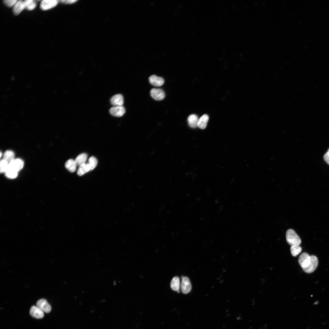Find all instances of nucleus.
Returning a JSON list of instances; mask_svg holds the SVG:
<instances>
[{
	"mask_svg": "<svg viewBox=\"0 0 329 329\" xmlns=\"http://www.w3.org/2000/svg\"><path fill=\"white\" fill-rule=\"evenodd\" d=\"M149 80L151 84L156 87L161 86L164 83V80L162 78L155 75H152L150 76Z\"/></svg>",
	"mask_w": 329,
	"mask_h": 329,
	"instance_id": "f8f14e48",
	"label": "nucleus"
},
{
	"mask_svg": "<svg viewBox=\"0 0 329 329\" xmlns=\"http://www.w3.org/2000/svg\"><path fill=\"white\" fill-rule=\"evenodd\" d=\"M286 236L287 242L289 245L299 246L301 244V241L300 238L293 229L288 230Z\"/></svg>",
	"mask_w": 329,
	"mask_h": 329,
	"instance_id": "f257e3e1",
	"label": "nucleus"
},
{
	"mask_svg": "<svg viewBox=\"0 0 329 329\" xmlns=\"http://www.w3.org/2000/svg\"><path fill=\"white\" fill-rule=\"evenodd\" d=\"M90 171V169L88 164L85 163L79 166L77 174L79 176H82Z\"/></svg>",
	"mask_w": 329,
	"mask_h": 329,
	"instance_id": "a211bd4d",
	"label": "nucleus"
},
{
	"mask_svg": "<svg viewBox=\"0 0 329 329\" xmlns=\"http://www.w3.org/2000/svg\"><path fill=\"white\" fill-rule=\"evenodd\" d=\"M14 154L11 150H8L4 153L3 155V159L7 161L9 163L14 159Z\"/></svg>",
	"mask_w": 329,
	"mask_h": 329,
	"instance_id": "412c9836",
	"label": "nucleus"
},
{
	"mask_svg": "<svg viewBox=\"0 0 329 329\" xmlns=\"http://www.w3.org/2000/svg\"><path fill=\"white\" fill-rule=\"evenodd\" d=\"M17 1L16 0H5L3 2L8 7H13Z\"/></svg>",
	"mask_w": 329,
	"mask_h": 329,
	"instance_id": "a878e982",
	"label": "nucleus"
},
{
	"mask_svg": "<svg viewBox=\"0 0 329 329\" xmlns=\"http://www.w3.org/2000/svg\"><path fill=\"white\" fill-rule=\"evenodd\" d=\"M324 158L325 161L329 165V155L326 153L324 155Z\"/></svg>",
	"mask_w": 329,
	"mask_h": 329,
	"instance_id": "cd10ccee",
	"label": "nucleus"
},
{
	"mask_svg": "<svg viewBox=\"0 0 329 329\" xmlns=\"http://www.w3.org/2000/svg\"><path fill=\"white\" fill-rule=\"evenodd\" d=\"M125 109L122 106H113L109 110L111 114L113 116L120 117L122 116L125 113Z\"/></svg>",
	"mask_w": 329,
	"mask_h": 329,
	"instance_id": "0eeeda50",
	"label": "nucleus"
},
{
	"mask_svg": "<svg viewBox=\"0 0 329 329\" xmlns=\"http://www.w3.org/2000/svg\"><path fill=\"white\" fill-rule=\"evenodd\" d=\"M9 163L4 159L1 160L0 164V171L1 173H5L9 167Z\"/></svg>",
	"mask_w": 329,
	"mask_h": 329,
	"instance_id": "393cba45",
	"label": "nucleus"
},
{
	"mask_svg": "<svg viewBox=\"0 0 329 329\" xmlns=\"http://www.w3.org/2000/svg\"><path fill=\"white\" fill-rule=\"evenodd\" d=\"M30 315L33 317L37 319H41L44 316V312L37 306H32L30 310Z\"/></svg>",
	"mask_w": 329,
	"mask_h": 329,
	"instance_id": "9b49d317",
	"label": "nucleus"
},
{
	"mask_svg": "<svg viewBox=\"0 0 329 329\" xmlns=\"http://www.w3.org/2000/svg\"><path fill=\"white\" fill-rule=\"evenodd\" d=\"M77 0H62L59 1L60 2L64 4H71L76 2Z\"/></svg>",
	"mask_w": 329,
	"mask_h": 329,
	"instance_id": "bb28decb",
	"label": "nucleus"
},
{
	"mask_svg": "<svg viewBox=\"0 0 329 329\" xmlns=\"http://www.w3.org/2000/svg\"><path fill=\"white\" fill-rule=\"evenodd\" d=\"M311 260V256L306 253H303L300 256L298 262L303 271L309 266Z\"/></svg>",
	"mask_w": 329,
	"mask_h": 329,
	"instance_id": "f03ea898",
	"label": "nucleus"
},
{
	"mask_svg": "<svg viewBox=\"0 0 329 329\" xmlns=\"http://www.w3.org/2000/svg\"><path fill=\"white\" fill-rule=\"evenodd\" d=\"M302 250L301 247L299 245H292L290 247V251L292 255L295 256L300 253Z\"/></svg>",
	"mask_w": 329,
	"mask_h": 329,
	"instance_id": "4be33fe9",
	"label": "nucleus"
},
{
	"mask_svg": "<svg viewBox=\"0 0 329 329\" xmlns=\"http://www.w3.org/2000/svg\"><path fill=\"white\" fill-rule=\"evenodd\" d=\"M24 163L21 159H14L9 163L8 168L18 172L23 167Z\"/></svg>",
	"mask_w": 329,
	"mask_h": 329,
	"instance_id": "39448f33",
	"label": "nucleus"
},
{
	"mask_svg": "<svg viewBox=\"0 0 329 329\" xmlns=\"http://www.w3.org/2000/svg\"><path fill=\"white\" fill-rule=\"evenodd\" d=\"M97 163V161L95 157L91 156L89 158L87 164L90 167V171L94 169L96 167Z\"/></svg>",
	"mask_w": 329,
	"mask_h": 329,
	"instance_id": "5701e85b",
	"label": "nucleus"
},
{
	"mask_svg": "<svg viewBox=\"0 0 329 329\" xmlns=\"http://www.w3.org/2000/svg\"><path fill=\"white\" fill-rule=\"evenodd\" d=\"M180 288L182 292L184 294L189 293L191 291L192 286L189 278L186 277H182Z\"/></svg>",
	"mask_w": 329,
	"mask_h": 329,
	"instance_id": "7ed1b4c3",
	"label": "nucleus"
},
{
	"mask_svg": "<svg viewBox=\"0 0 329 329\" xmlns=\"http://www.w3.org/2000/svg\"><path fill=\"white\" fill-rule=\"evenodd\" d=\"M5 173L6 176L10 179L15 178L18 175L17 172L9 168H8Z\"/></svg>",
	"mask_w": 329,
	"mask_h": 329,
	"instance_id": "b1692460",
	"label": "nucleus"
},
{
	"mask_svg": "<svg viewBox=\"0 0 329 329\" xmlns=\"http://www.w3.org/2000/svg\"><path fill=\"white\" fill-rule=\"evenodd\" d=\"M25 8L28 10H32L36 7L37 3L36 1L33 0H26L23 1Z\"/></svg>",
	"mask_w": 329,
	"mask_h": 329,
	"instance_id": "6ab92c4d",
	"label": "nucleus"
},
{
	"mask_svg": "<svg viewBox=\"0 0 329 329\" xmlns=\"http://www.w3.org/2000/svg\"><path fill=\"white\" fill-rule=\"evenodd\" d=\"M150 93L151 97L156 100H161L165 97L164 91L160 89L153 88L151 90Z\"/></svg>",
	"mask_w": 329,
	"mask_h": 329,
	"instance_id": "423d86ee",
	"label": "nucleus"
},
{
	"mask_svg": "<svg viewBox=\"0 0 329 329\" xmlns=\"http://www.w3.org/2000/svg\"><path fill=\"white\" fill-rule=\"evenodd\" d=\"M170 286L172 289L176 291L178 293H179V288L180 286V281L178 277H175L172 279L170 283Z\"/></svg>",
	"mask_w": 329,
	"mask_h": 329,
	"instance_id": "4468645a",
	"label": "nucleus"
},
{
	"mask_svg": "<svg viewBox=\"0 0 329 329\" xmlns=\"http://www.w3.org/2000/svg\"><path fill=\"white\" fill-rule=\"evenodd\" d=\"M59 1L57 0H44L41 1L40 4L41 9L43 10H47L55 7Z\"/></svg>",
	"mask_w": 329,
	"mask_h": 329,
	"instance_id": "20e7f679",
	"label": "nucleus"
},
{
	"mask_svg": "<svg viewBox=\"0 0 329 329\" xmlns=\"http://www.w3.org/2000/svg\"><path fill=\"white\" fill-rule=\"evenodd\" d=\"M124 102L123 97L120 94L113 96L110 99L111 103L113 106H122Z\"/></svg>",
	"mask_w": 329,
	"mask_h": 329,
	"instance_id": "9d476101",
	"label": "nucleus"
},
{
	"mask_svg": "<svg viewBox=\"0 0 329 329\" xmlns=\"http://www.w3.org/2000/svg\"><path fill=\"white\" fill-rule=\"evenodd\" d=\"M208 120V115L206 114L203 115L199 119L197 127L202 129H205L207 126Z\"/></svg>",
	"mask_w": 329,
	"mask_h": 329,
	"instance_id": "dca6fc26",
	"label": "nucleus"
},
{
	"mask_svg": "<svg viewBox=\"0 0 329 329\" xmlns=\"http://www.w3.org/2000/svg\"><path fill=\"white\" fill-rule=\"evenodd\" d=\"M37 306L43 312L48 313L51 310L50 305L45 299H41L39 300L36 303Z\"/></svg>",
	"mask_w": 329,
	"mask_h": 329,
	"instance_id": "6e6552de",
	"label": "nucleus"
},
{
	"mask_svg": "<svg viewBox=\"0 0 329 329\" xmlns=\"http://www.w3.org/2000/svg\"><path fill=\"white\" fill-rule=\"evenodd\" d=\"M311 262L309 266L304 271L307 273L313 272L316 269L318 265L317 257L314 255L311 256Z\"/></svg>",
	"mask_w": 329,
	"mask_h": 329,
	"instance_id": "1a4fd4ad",
	"label": "nucleus"
},
{
	"mask_svg": "<svg viewBox=\"0 0 329 329\" xmlns=\"http://www.w3.org/2000/svg\"><path fill=\"white\" fill-rule=\"evenodd\" d=\"M23 1H17L13 7L12 11L15 15H18L25 9Z\"/></svg>",
	"mask_w": 329,
	"mask_h": 329,
	"instance_id": "ddd939ff",
	"label": "nucleus"
},
{
	"mask_svg": "<svg viewBox=\"0 0 329 329\" xmlns=\"http://www.w3.org/2000/svg\"><path fill=\"white\" fill-rule=\"evenodd\" d=\"M328 155H329V149H328L327 152L326 153Z\"/></svg>",
	"mask_w": 329,
	"mask_h": 329,
	"instance_id": "c85d7f7f",
	"label": "nucleus"
},
{
	"mask_svg": "<svg viewBox=\"0 0 329 329\" xmlns=\"http://www.w3.org/2000/svg\"><path fill=\"white\" fill-rule=\"evenodd\" d=\"M87 158V155L85 153H82L78 155L75 161L77 165H80L85 163Z\"/></svg>",
	"mask_w": 329,
	"mask_h": 329,
	"instance_id": "aec40b11",
	"label": "nucleus"
},
{
	"mask_svg": "<svg viewBox=\"0 0 329 329\" xmlns=\"http://www.w3.org/2000/svg\"><path fill=\"white\" fill-rule=\"evenodd\" d=\"M77 165L75 161L70 159L66 161L65 164L66 168L71 172H74L76 168Z\"/></svg>",
	"mask_w": 329,
	"mask_h": 329,
	"instance_id": "f3484780",
	"label": "nucleus"
},
{
	"mask_svg": "<svg viewBox=\"0 0 329 329\" xmlns=\"http://www.w3.org/2000/svg\"><path fill=\"white\" fill-rule=\"evenodd\" d=\"M198 120V117L196 115L191 114L189 115L187 119L189 126L193 128H196L197 127Z\"/></svg>",
	"mask_w": 329,
	"mask_h": 329,
	"instance_id": "2eb2a0df",
	"label": "nucleus"
},
{
	"mask_svg": "<svg viewBox=\"0 0 329 329\" xmlns=\"http://www.w3.org/2000/svg\"><path fill=\"white\" fill-rule=\"evenodd\" d=\"M2 153H1H1H0V157H1V156H2Z\"/></svg>",
	"mask_w": 329,
	"mask_h": 329,
	"instance_id": "c756f323",
	"label": "nucleus"
}]
</instances>
